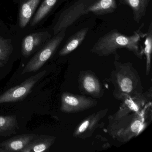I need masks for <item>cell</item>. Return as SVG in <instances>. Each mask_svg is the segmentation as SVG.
Masks as SVG:
<instances>
[{
  "label": "cell",
  "instance_id": "6da1fadb",
  "mask_svg": "<svg viewBox=\"0 0 152 152\" xmlns=\"http://www.w3.org/2000/svg\"><path fill=\"white\" fill-rule=\"evenodd\" d=\"M142 34L140 30L130 36L123 35L116 30H113L99 38L91 51L103 56L115 53L118 49L126 48L141 58L143 51L140 48L139 42Z\"/></svg>",
  "mask_w": 152,
  "mask_h": 152
},
{
  "label": "cell",
  "instance_id": "8992f818",
  "mask_svg": "<svg viewBox=\"0 0 152 152\" xmlns=\"http://www.w3.org/2000/svg\"><path fill=\"white\" fill-rule=\"evenodd\" d=\"M47 72L46 70L42 71L27 78L24 81L11 88L0 95V104L15 103L22 101L31 93L35 84Z\"/></svg>",
  "mask_w": 152,
  "mask_h": 152
},
{
  "label": "cell",
  "instance_id": "ffe728a7",
  "mask_svg": "<svg viewBox=\"0 0 152 152\" xmlns=\"http://www.w3.org/2000/svg\"><path fill=\"white\" fill-rule=\"evenodd\" d=\"M145 48L144 53L146 58V72L149 74L151 67V56L152 51V26L150 24L145 41Z\"/></svg>",
  "mask_w": 152,
  "mask_h": 152
},
{
  "label": "cell",
  "instance_id": "9c48e42d",
  "mask_svg": "<svg viewBox=\"0 0 152 152\" xmlns=\"http://www.w3.org/2000/svg\"><path fill=\"white\" fill-rule=\"evenodd\" d=\"M107 112V109H105L88 116L76 128L73 136L80 138H85L92 135L100 120L106 115Z\"/></svg>",
  "mask_w": 152,
  "mask_h": 152
},
{
  "label": "cell",
  "instance_id": "30bf717a",
  "mask_svg": "<svg viewBox=\"0 0 152 152\" xmlns=\"http://www.w3.org/2000/svg\"><path fill=\"white\" fill-rule=\"evenodd\" d=\"M37 136L34 133L17 135L0 143V148L5 152H21Z\"/></svg>",
  "mask_w": 152,
  "mask_h": 152
},
{
  "label": "cell",
  "instance_id": "7a4b0ae2",
  "mask_svg": "<svg viewBox=\"0 0 152 152\" xmlns=\"http://www.w3.org/2000/svg\"><path fill=\"white\" fill-rule=\"evenodd\" d=\"M116 68L115 72L114 80L116 95L122 97L140 95L141 91L140 80L131 64H120Z\"/></svg>",
  "mask_w": 152,
  "mask_h": 152
},
{
  "label": "cell",
  "instance_id": "ba28073f",
  "mask_svg": "<svg viewBox=\"0 0 152 152\" xmlns=\"http://www.w3.org/2000/svg\"><path fill=\"white\" fill-rule=\"evenodd\" d=\"M51 38L48 31L31 34L25 37L22 43V53L27 57L45 45Z\"/></svg>",
  "mask_w": 152,
  "mask_h": 152
},
{
  "label": "cell",
  "instance_id": "2e32d148",
  "mask_svg": "<svg viewBox=\"0 0 152 152\" xmlns=\"http://www.w3.org/2000/svg\"><path fill=\"white\" fill-rule=\"evenodd\" d=\"M116 7L115 0H98L89 6L85 13L91 12L98 15H104L113 12Z\"/></svg>",
  "mask_w": 152,
  "mask_h": 152
},
{
  "label": "cell",
  "instance_id": "5b68a950",
  "mask_svg": "<svg viewBox=\"0 0 152 152\" xmlns=\"http://www.w3.org/2000/svg\"><path fill=\"white\" fill-rule=\"evenodd\" d=\"M92 0H78L62 12L53 28L55 35L61 31L66 30L83 15L86 9L93 3Z\"/></svg>",
  "mask_w": 152,
  "mask_h": 152
},
{
  "label": "cell",
  "instance_id": "7c38bea8",
  "mask_svg": "<svg viewBox=\"0 0 152 152\" xmlns=\"http://www.w3.org/2000/svg\"><path fill=\"white\" fill-rule=\"evenodd\" d=\"M56 137L48 135H38L21 152H43L49 150Z\"/></svg>",
  "mask_w": 152,
  "mask_h": 152
},
{
  "label": "cell",
  "instance_id": "5bb4252c",
  "mask_svg": "<svg viewBox=\"0 0 152 152\" xmlns=\"http://www.w3.org/2000/svg\"><path fill=\"white\" fill-rule=\"evenodd\" d=\"M19 129L16 115H0V137H10Z\"/></svg>",
  "mask_w": 152,
  "mask_h": 152
},
{
  "label": "cell",
  "instance_id": "3957f363",
  "mask_svg": "<svg viewBox=\"0 0 152 152\" xmlns=\"http://www.w3.org/2000/svg\"><path fill=\"white\" fill-rule=\"evenodd\" d=\"M144 118L141 114L115 117L111 120L108 127V133L121 142H126L137 135L142 127Z\"/></svg>",
  "mask_w": 152,
  "mask_h": 152
},
{
  "label": "cell",
  "instance_id": "8fae6325",
  "mask_svg": "<svg viewBox=\"0 0 152 152\" xmlns=\"http://www.w3.org/2000/svg\"><path fill=\"white\" fill-rule=\"evenodd\" d=\"M80 88L82 91L94 97L101 95L102 88L99 81L93 74H82L79 79Z\"/></svg>",
  "mask_w": 152,
  "mask_h": 152
},
{
  "label": "cell",
  "instance_id": "277c9868",
  "mask_svg": "<svg viewBox=\"0 0 152 152\" xmlns=\"http://www.w3.org/2000/svg\"><path fill=\"white\" fill-rule=\"evenodd\" d=\"M65 31L66 30L61 31L43 46L26 64L22 75L39 70L58 48L65 36Z\"/></svg>",
  "mask_w": 152,
  "mask_h": 152
},
{
  "label": "cell",
  "instance_id": "e0dca14e",
  "mask_svg": "<svg viewBox=\"0 0 152 152\" xmlns=\"http://www.w3.org/2000/svg\"><path fill=\"white\" fill-rule=\"evenodd\" d=\"M150 0H122V3L131 8L133 18L137 23L145 15L147 8Z\"/></svg>",
  "mask_w": 152,
  "mask_h": 152
},
{
  "label": "cell",
  "instance_id": "4fadbf2b",
  "mask_svg": "<svg viewBox=\"0 0 152 152\" xmlns=\"http://www.w3.org/2000/svg\"><path fill=\"white\" fill-rule=\"evenodd\" d=\"M41 0H26L22 4L19 14V25L25 28L31 19Z\"/></svg>",
  "mask_w": 152,
  "mask_h": 152
},
{
  "label": "cell",
  "instance_id": "52a82bcc",
  "mask_svg": "<svg viewBox=\"0 0 152 152\" xmlns=\"http://www.w3.org/2000/svg\"><path fill=\"white\" fill-rule=\"evenodd\" d=\"M97 104L95 99L90 98L64 92L61 96L60 110L67 113H78L90 109Z\"/></svg>",
  "mask_w": 152,
  "mask_h": 152
},
{
  "label": "cell",
  "instance_id": "9a60e30c",
  "mask_svg": "<svg viewBox=\"0 0 152 152\" xmlns=\"http://www.w3.org/2000/svg\"><path fill=\"white\" fill-rule=\"evenodd\" d=\"M88 28H83L72 35L59 52L60 56H65L77 48L84 40L88 31Z\"/></svg>",
  "mask_w": 152,
  "mask_h": 152
},
{
  "label": "cell",
  "instance_id": "603a6c76",
  "mask_svg": "<svg viewBox=\"0 0 152 152\" xmlns=\"http://www.w3.org/2000/svg\"><path fill=\"white\" fill-rule=\"evenodd\" d=\"M1 22H0V25H1Z\"/></svg>",
  "mask_w": 152,
  "mask_h": 152
},
{
  "label": "cell",
  "instance_id": "d6986e66",
  "mask_svg": "<svg viewBox=\"0 0 152 152\" xmlns=\"http://www.w3.org/2000/svg\"><path fill=\"white\" fill-rule=\"evenodd\" d=\"M12 40L0 36V61L7 64L13 51Z\"/></svg>",
  "mask_w": 152,
  "mask_h": 152
},
{
  "label": "cell",
  "instance_id": "44dd1931",
  "mask_svg": "<svg viewBox=\"0 0 152 152\" xmlns=\"http://www.w3.org/2000/svg\"><path fill=\"white\" fill-rule=\"evenodd\" d=\"M4 65H5V64H4V63L1 62V61H0V68L4 66Z\"/></svg>",
  "mask_w": 152,
  "mask_h": 152
},
{
  "label": "cell",
  "instance_id": "7402d4cb",
  "mask_svg": "<svg viewBox=\"0 0 152 152\" xmlns=\"http://www.w3.org/2000/svg\"><path fill=\"white\" fill-rule=\"evenodd\" d=\"M0 152H4V150L1 148H0Z\"/></svg>",
  "mask_w": 152,
  "mask_h": 152
},
{
  "label": "cell",
  "instance_id": "ac0fdd59",
  "mask_svg": "<svg viewBox=\"0 0 152 152\" xmlns=\"http://www.w3.org/2000/svg\"><path fill=\"white\" fill-rule=\"evenodd\" d=\"M57 0H44L31 23V26H35L42 21L53 8Z\"/></svg>",
  "mask_w": 152,
  "mask_h": 152
}]
</instances>
